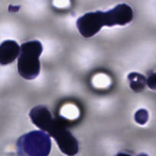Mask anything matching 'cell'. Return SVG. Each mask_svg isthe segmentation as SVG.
<instances>
[{"label":"cell","instance_id":"6da1fadb","mask_svg":"<svg viewBox=\"0 0 156 156\" xmlns=\"http://www.w3.org/2000/svg\"><path fill=\"white\" fill-rule=\"evenodd\" d=\"M133 11L126 4H119L108 12H88L76 21L78 30L82 37L89 38L98 33L104 26L126 25L133 19Z\"/></svg>","mask_w":156,"mask_h":156},{"label":"cell","instance_id":"7a4b0ae2","mask_svg":"<svg viewBox=\"0 0 156 156\" xmlns=\"http://www.w3.org/2000/svg\"><path fill=\"white\" fill-rule=\"evenodd\" d=\"M30 119L34 125L47 131L55 138L63 152L73 154L77 151V142L69 131L57 120L54 119L48 108L38 105L30 110Z\"/></svg>","mask_w":156,"mask_h":156},{"label":"cell","instance_id":"3957f363","mask_svg":"<svg viewBox=\"0 0 156 156\" xmlns=\"http://www.w3.org/2000/svg\"><path fill=\"white\" fill-rule=\"evenodd\" d=\"M42 52L43 46L38 41H28L21 46L18 71L23 79L33 80L39 76L41 72L39 58Z\"/></svg>","mask_w":156,"mask_h":156},{"label":"cell","instance_id":"277c9868","mask_svg":"<svg viewBox=\"0 0 156 156\" xmlns=\"http://www.w3.org/2000/svg\"><path fill=\"white\" fill-rule=\"evenodd\" d=\"M50 136L44 131H32L18 139L17 149L19 156H47L50 149Z\"/></svg>","mask_w":156,"mask_h":156},{"label":"cell","instance_id":"5b68a950","mask_svg":"<svg viewBox=\"0 0 156 156\" xmlns=\"http://www.w3.org/2000/svg\"><path fill=\"white\" fill-rule=\"evenodd\" d=\"M21 47L15 41H5L0 44V64L6 66L18 57Z\"/></svg>","mask_w":156,"mask_h":156},{"label":"cell","instance_id":"8992f818","mask_svg":"<svg viewBox=\"0 0 156 156\" xmlns=\"http://www.w3.org/2000/svg\"><path fill=\"white\" fill-rule=\"evenodd\" d=\"M128 80L131 89L135 92H142L147 85V79L144 76L137 73H131L128 75Z\"/></svg>","mask_w":156,"mask_h":156},{"label":"cell","instance_id":"52a82bcc","mask_svg":"<svg viewBox=\"0 0 156 156\" xmlns=\"http://www.w3.org/2000/svg\"><path fill=\"white\" fill-rule=\"evenodd\" d=\"M61 114L66 118L73 120L79 117V111L74 105H66L61 111Z\"/></svg>","mask_w":156,"mask_h":156},{"label":"cell","instance_id":"ba28073f","mask_svg":"<svg viewBox=\"0 0 156 156\" xmlns=\"http://www.w3.org/2000/svg\"><path fill=\"white\" fill-rule=\"evenodd\" d=\"M134 119H135V121L139 124H146L149 120V113L146 109L138 110L134 115Z\"/></svg>","mask_w":156,"mask_h":156},{"label":"cell","instance_id":"9c48e42d","mask_svg":"<svg viewBox=\"0 0 156 156\" xmlns=\"http://www.w3.org/2000/svg\"><path fill=\"white\" fill-rule=\"evenodd\" d=\"M93 83L94 86L98 88H105L108 85H110V79L107 76L104 74L98 75L93 79Z\"/></svg>","mask_w":156,"mask_h":156},{"label":"cell","instance_id":"30bf717a","mask_svg":"<svg viewBox=\"0 0 156 156\" xmlns=\"http://www.w3.org/2000/svg\"><path fill=\"white\" fill-rule=\"evenodd\" d=\"M147 85L149 88L156 91V73H152L147 79Z\"/></svg>","mask_w":156,"mask_h":156}]
</instances>
